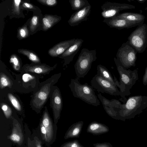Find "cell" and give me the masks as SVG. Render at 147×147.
Returning <instances> with one entry per match:
<instances>
[{
	"label": "cell",
	"instance_id": "ba28073f",
	"mask_svg": "<svg viewBox=\"0 0 147 147\" xmlns=\"http://www.w3.org/2000/svg\"><path fill=\"white\" fill-rule=\"evenodd\" d=\"M135 8V6L131 5L107 2L101 6L102 10L101 15L104 19L112 18L119 14L121 11Z\"/></svg>",
	"mask_w": 147,
	"mask_h": 147
},
{
	"label": "cell",
	"instance_id": "f546056e",
	"mask_svg": "<svg viewBox=\"0 0 147 147\" xmlns=\"http://www.w3.org/2000/svg\"><path fill=\"white\" fill-rule=\"evenodd\" d=\"M18 32L19 36L21 38H24L27 37L28 34V31L26 26L20 28Z\"/></svg>",
	"mask_w": 147,
	"mask_h": 147
},
{
	"label": "cell",
	"instance_id": "6da1fadb",
	"mask_svg": "<svg viewBox=\"0 0 147 147\" xmlns=\"http://www.w3.org/2000/svg\"><path fill=\"white\" fill-rule=\"evenodd\" d=\"M114 60L119 74V82L115 76L114 78L117 86L119 88L121 97L120 100L125 103L127 100L125 96L131 94L130 90L139 79L138 69H127L120 64L116 58H114Z\"/></svg>",
	"mask_w": 147,
	"mask_h": 147
},
{
	"label": "cell",
	"instance_id": "e575fe53",
	"mask_svg": "<svg viewBox=\"0 0 147 147\" xmlns=\"http://www.w3.org/2000/svg\"><path fill=\"white\" fill-rule=\"evenodd\" d=\"M32 76L29 74H24L23 76V80L25 82H27L28 81L32 80Z\"/></svg>",
	"mask_w": 147,
	"mask_h": 147
},
{
	"label": "cell",
	"instance_id": "d4e9b609",
	"mask_svg": "<svg viewBox=\"0 0 147 147\" xmlns=\"http://www.w3.org/2000/svg\"><path fill=\"white\" fill-rule=\"evenodd\" d=\"M7 95L9 100L13 107L18 111H21L22 109L21 106L16 98L10 93H8Z\"/></svg>",
	"mask_w": 147,
	"mask_h": 147
},
{
	"label": "cell",
	"instance_id": "7a4b0ae2",
	"mask_svg": "<svg viewBox=\"0 0 147 147\" xmlns=\"http://www.w3.org/2000/svg\"><path fill=\"white\" fill-rule=\"evenodd\" d=\"M147 107V96H131L125 102L122 104L119 112L120 120L134 118L141 113Z\"/></svg>",
	"mask_w": 147,
	"mask_h": 147
},
{
	"label": "cell",
	"instance_id": "52a82bcc",
	"mask_svg": "<svg viewBox=\"0 0 147 147\" xmlns=\"http://www.w3.org/2000/svg\"><path fill=\"white\" fill-rule=\"evenodd\" d=\"M91 83V86L98 92L105 93L111 95L121 96V92L117 86L97 74L93 77Z\"/></svg>",
	"mask_w": 147,
	"mask_h": 147
},
{
	"label": "cell",
	"instance_id": "4fadbf2b",
	"mask_svg": "<svg viewBox=\"0 0 147 147\" xmlns=\"http://www.w3.org/2000/svg\"><path fill=\"white\" fill-rule=\"evenodd\" d=\"M91 8L90 4L73 13L68 21L69 25L72 27L77 26L86 21L90 13Z\"/></svg>",
	"mask_w": 147,
	"mask_h": 147
},
{
	"label": "cell",
	"instance_id": "8d00e7d4",
	"mask_svg": "<svg viewBox=\"0 0 147 147\" xmlns=\"http://www.w3.org/2000/svg\"><path fill=\"white\" fill-rule=\"evenodd\" d=\"M138 1L140 3H143L145 1H146V0H138Z\"/></svg>",
	"mask_w": 147,
	"mask_h": 147
},
{
	"label": "cell",
	"instance_id": "1f68e13d",
	"mask_svg": "<svg viewBox=\"0 0 147 147\" xmlns=\"http://www.w3.org/2000/svg\"><path fill=\"white\" fill-rule=\"evenodd\" d=\"M40 3L49 6H53L56 5L57 1L56 0H38Z\"/></svg>",
	"mask_w": 147,
	"mask_h": 147
},
{
	"label": "cell",
	"instance_id": "7402d4cb",
	"mask_svg": "<svg viewBox=\"0 0 147 147\" xmlns=\"http://www.w3.org/2000/svg\"><path fill=\"white\" fill-rule=\"evenodd\" d=\"M71 9L77 11L90 5L87 0H69Z\"/></svg>",
	"mask_w": 147,
	"mask_h": 147
},
{
	"label": "cell",
	"instance_id": "f1b7e54d",
	"mask_svg": "<svg viewBox=\"0 0 147 147\" xmlns=\"http://www.w3.org/2000/svg\"><path fill=\"white\" fill-rule=\"evenodd\" d=\"M38 17L34 16L32 18L30 21V29L32 32H33L36 28L38 23Z\"/></svg>",
	"mask_w": 147,
	"mask_h": 147
},
{
	"label": "cell",
	"instance_id": "83f0119b",
	"mask_svg": "<svg viewBox=\"0 0 147 147\" xmlns=\"http://www.w3.org/2000/svg\"><path fill=\"white\" fill-rule=\"evenodd\" d=\"M1 107L4 114L7 118H9L12 115V111L11 108L5 104H1Z\"/></svg>",
	"mask_w": 147,
	"mask_h": 147
},
{
	"label": "cell",
	"instance_id": "5bb4252c",
	"mask_svg": "<svg viewBox=\"0 0 147 147\" xmlns=\"http://www.w3.org/2000/svg\"><path fill=\"white\" fill-rule=\"evenodd\" d=\"M83 42V40L82 39H76L74 43L61 55V57L65 60V65L69 64L73 61Z\"/></svg>",
	"mask_w": 147,
	"mask_h": 147
},
{
	"label": "cell",
	"instance_id": "5b68a950",
	"mask_svg": "<svg viewBox=\"0 0 147 147\" xmlns=\"http://www.w3.org/2000/svg\"><path fill=\"white\" fill-rule=\"evenodd\" d=\"M137 53L127 41L123 43L118 50L116 59L123 67L128 69L135 66Z\"/></svg>",
	"mask_w": 147,
	"mask_h": 147
},
{
	"label": "cell",
	"instance_id": "484cf974",
	"mask_svg": "<svg viewBox=\"0 0 147 147\" xmlns=\"http://www.w3.org/2000/svg\"><path fill=\"white\" fill-rule=\"evenodd\" d=\"M0 88L1 89L10 86L11 83L8 78L5 74L1 73L0 75Z\"/></svg>",
	"mask_w": 147,
	"mask_h": 147
},
{
	"label": "cell",
	"instance_id": "7c38bea8",
	"mask_svg": "<svg viewBox=\"0 0 147 147\" xmlns=\"http://www.w3.org/2000/svg\"><path fill=\"white\" fill-rule=\"evenodd\" d=\"M51 102L53 110L54 124H56L60 118L63 105L61 94L59 89L57 87H55L52 93Z\"/></svg>",
	"mask_w": 147,
	"mask_h": 147
},
{
	"label": "cell",
	"instance_id": "e0dca14e",
	"mask_svg": "<svg viewBox=\"0 0 147 147\" xmlns=\"http://www.w3.org/2000/svg\"><path fill=\"white\" fill-rule=\"evenodd\" d=\"M76 39L73 38L61 42L50 49L48 53L52 57L61 55L75 42Z\"/></svg>",
	"mask_w": 147,
	"mask_h": 147
},
{
	"label": "cell",
	"instance_id": "4316f807",
	"mask_svg": "<svg viewBox=\"0 0 147 147\" xmlns=\"http://www.w3.org/2000/svg\"><path fill=\"white\" fill-rule=\"evenodd\" d=\"M10 62L12 63L15 70H19L20 67V63L18 58L16 55H12L10 57Z\"/></svg>",
	"mask_w": 147,
	"mask_h": 147
},
{
	"label": "cell",
	"instance_id": "9a60e30c",
	"mask_svg": "<svg viewBox=\"0 0 147 147\" xmlns=\"http://www.w3.org/2000/svg\"><path fill=\"white\" fill-rule=\"evenodd\" d=\"M103 22L111 28L120 30L137 26L135 24L125 19L118 18H105Z\"/></svg>",
	"mask_w": 147,
	"mask_h": 147
},
{
	"label": "cell",
	"instance_id": "ac0fdd59",
	"mask_svg": "<svg viewBox=\"0 0 147 147\" xmlns=\"http://www.w3.org/2000/svg\"><path fill=\"white\" fill-rule=\"evenodd\" d=\"M113 18L125 19L137 26L143 24L145 18V16L142 14L127 12L119 13Z\"/></svg>",
	"mask_w": 147,
	"mask_h": 147
},
{
	"label": "cell",
	"instance_id": "d590c367",
	"mask_svg": "<svg viewBox=\"0 0 147 147\" xmlns=\"http://www.w3.org/2000/svg\"><path fill=\"white\" fill-rule=\"evenodd\" d=\"M22 6L24 8L29 9H33L34 8L32 5L27 2L24 3L22 4Z\"/></svg>",
	"mask_w": 147,
	"mask_h": 147
},
{
	"label": "cell",
	"instance_id": "277c9868",
	"mask_svg": "<svg viewBox=\"0 0 147 147\" xmlns=\"http://www.w3.org/2000/svg\"><path fill=\"white\" fill-rule=\"evenodd\" d=\"M96 49H82L74 65L77 77L84 78L91 69L92 63L97 59Z\"/></svg>",
	"mask_w": 147,
	"mask_h": 147
},
{
	"label": "cell",
	"instance_id": "ffe728a7",
	"mask_svg": "<svg viewBox=\"0 0 147 147\" xmlns=\"http://www.w3.org/2000/svg\"><path fill=\"white\" fill-rule=\"evenodd\" d=\"M61 19L60 17L55 16L51 15H46L42 18V26L43 29L47 30L54 24Z\"/></svg>",
	"mask_w": 147,
	"mask_h": 147
},
{
	"label": "cell",
	"instance_id": "603a6c76",
	"mask_svg": "<svg viewBox=\"0 0 147 147\" xmlns=\"http://www.w3.org/2000/svg\"><path fill=\"white\" fill-rule=\"evenodd\" d=\"M18 52L26 56L32 61L36 63H39L40 60L37 55L34 53L28 50L24 49H20L18 50Z\"/></svg>",
	"mask_w": 147,
	"mask_h": 147
},
{
	"label": "cell",
	"instance_id": "cb8c5ba5",
	"mask_svg": "<svg viewBox=\"0 0 147 147\" xmlns=\"http://www.w3.org/2000/svg\"><path fill=\"white\" fill-rule=\"evenodd\" d=\"M27 147H44L41 142L37 137H34L32 140L29 137H27Z\"/></svg>",
	"mask_w": 147,
	"mask_h": 147
},
{
	"label": "cell",
	"instance_id": "2e32d148",
	"mask_svg": "<svg viewBox=\"0 0 147 147\" xmlns=\"http://www.w3.org/2000/svg\"><path fill=\"white\" fill-rule=\"evenodd\" d=\"M7 138L18 145L22 144L24 141V136L20 124L16 121L13 120L11 134L7 136Z\"/></svg>",
	"mask_w": 147,
	"mask_h": 147
},
{
	"label": "cell",
	"instance_id": "8fae6325",
	"mask_svg": "<svg viewBox=\"0 0 147 147\" xmlns=\"http://www.w3.org/2000/svg\"><path fill=\"white\" fill-rule=\"evenodd\" d=\"M41 123L45 127L47 137V145H50L55 141L56 138L57 127L51 119L47 109L43 113Z\"/></svg>",
	"mask_w": 147,
	"mask_h": 147
},
{
	"label": "cell",
	"instance_id": "836d02e7",
	"mask_svg": "<svg viewBox=\"0 0 147 147\" xmlns=\"http://www.w3.org/2000/svg\"><path fill=\"white\" fill-rule=\"evenodd\" d=\"M78 124V123L76 124V126L73 130L71 132L70 134V136L71 135L73 136H75L77 135L79 133L80 131V129L79 128V126H77Z\"/></svg>",
	"mask_w": 147,
	"mask_h": 147
},
{
	"label": "cell",
	"instance_id": "d6a6232c",
	"mask_svg": "<svg viewBox=\"0 0 147 147\" xmlns=\"http://www.w3.org/2000/svg\"><path fill=\"white\" fill-rule=\"evenodd\" d=\"M21 2L20 0H14L13 1L14 11L16 13H20V5Z\"/></svg>",
	"mask_w": 147,
	"mask_h": 147
},
{
	"label": "cell",
	"instance_id": "8992f818",
	"mask_svg": "<svg viewBox=\"0 0 147 147\" xmlns=\"http://www.w3.org/2000/svg\"><path fill=\"white\" fill-rule=\"evenodd\" d=\"M128 39L129 44L137 53H143L147 44V25L143 24L138 26L131 34Z\"/></svg>",
	"mask_w": 147,
	"mask_h": 147
},
{
	"label": "cell",
	"instance_id": "9c48e42d",
	"mask_svg": "<svg viewBox=\"0 0 147 147\" xmlns=\"http://www.w3.org/2000/svg\"><path fill=\"white\" fill-rule=\"evenodd\" d=\"M98 96L106 113L112 117L120 120L119 112L122 105L121 103L116 99L109 100L102 96L100 93L99 94Z\"/></svg>",
	"mask_w": 147,
	"mask_h": 147
},
{
	"label": "cell",
	"instance_id": "30bf717a",
	"mask_svg": "<svg viewBox=\"0 0 147 147\" xmlns=\"http://www.w3.org/2000/svg\"><path fill=\"white\" fill-rule=\"evenodd\" d=\"M55 80H52L45 84L36 93L32 102L33 106L36 108L39 109L43 106L50 93L51 85Z\"/></svg>",
	"mask_w": 147,
	"mask_h": 147
},
{
	"label": "cell",
	"instance_id": "44dd1931",
	"mask_svg": "<svg viewBox=\"0 0 147 147\" xmlns=\"http://www.w3.org/2000/svg\"><path fill=\"white\" fill-rule=\"evenodd\" d=\"M51 70L50 67L44 65H36L27 66L26 67V70L37 74H45L49 72Z\"/></svg>",
	"mask_w": 147,
	"mask_h": 147
},
{
	"label": "cell",
	"instance_id": "4dcf8cb0",
	"mask_svg": "<svg viewBox=\"0 0 147 147\" xmlns=\"http://www.w3.org/2000/svg\"><path fill=\"white\" fill-rule=\"evenodd\" d=\"M102 125L96 122H93L91 124L89 125L90 130L92 131L96 132V131L99 128L103 126Z\"/></svg>",
	"mask_w": 147,
	"mask_h": 147
},
{
	"label": "cell",
	"instance_id": "3957f363",
	"mask_svg": "<svg viewBox=\"0 0 147 147\" xmlns=\"http://www.w3.org/2000/svg\"><path fill=\"white\" fill-rule=\"evenodd\" d=\"M79 78L71 79L69 85L73 95L85 102L95 106L100 105V102L95 94L93 87L87 83L82 84Z\"/></svg>",
	"mask_w": 147,
	"mask_h": 147
},
{
	"label": "cell",
	"instance_id": "d6986e66",
	"mask_svg": "<svg viewBox=\"0 0 147 147\" xmlns=\"http://www.w3.org/2000/svg\"><path fill=\"white\" fill-rule=\"evenodd\" d=\"M97 70L98 75L117 86L115 81L110 72L105 66L101 64L98 65L97 67Z\"/></svg>",
	"mask_w": 147,
	"mask_h": 147
}]
</instances>
